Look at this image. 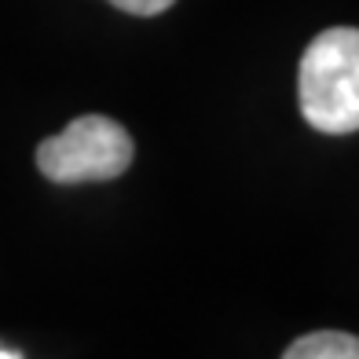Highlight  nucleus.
Masks as SVG:
<instances>
[{
    "label": "nucleus",
    "mask_w": 359,
    "mask_h": 359,
    "mask_svg": "<svg viewBox=\"0 0 359 359\" xmlns=\"http://www.w3.org/2000/svg\"><path fill=\"white\" fill-rule=\"evenodd\" d=\"M133 136L125 125L103 114H81L59 136L37 147V169L52 184H88V180H118L133 165Z\"/></svg>",
    "instance_id": "f03ea898"
},
{
    "label": "nucleus",
    "mask_w": 359,
    "mask_h": 359,
    "mask_svg": "<svg viewBox=\"0 0 359 359\" xmlns=\"http://www.w3.org/2000/svg\"><path fill=\"white\" fill-rule=\"evenodd\" d=\"M304 121L326 136L359 133V29L330 26L304 48L297 70Z\"/></svg>",
    "instance_id": "f257e3e1"
},
{
    "label": "nucleus",
    "mask_w": 359,
    "mask_h": 359,
    "mask_svg": "<svg viewBox=\"0 0 359 359\" xmlns=\"http://www.w3.org/2000/svg\"><path fill=\"white\" fill-rule=\"evenodd\" d=\"M118 11H128V15H143V19H151V15H161L169 11L176 0H110Z\"/></svg>",
    "instance_id": "20e7f679"
},
{
    "label": "nucleus",
    "mask_w": 359,
    "mask_h": 359,
    "mask_svg": "<svg viewBox=\"0 0 359 359\" xmlns=\"http://www.w3.org/2000/svg\"><path fill=\"white\" fill-rule=\"evenodd\" d=\"M0 359H22V355H15V352H8V348H0Z\"/></svg>",
    "instance_id": "39448f33"
},
{
    "label": "nucleus",
    "mask_w": 359,
    "mask_h": 359,
    "mask_svg": "<svg viewBox=\"0 0 359 359\" xmlns=\"http://www.w3.org/2000/svg\"><path fill=\"white\" fill-rule=\"evenodd\" d=\"M283 359H359V337L341 330L304 334L283 352Z\"/></svg>",
    "instance_id": "7ed1b4c3"
}]
</instances>
